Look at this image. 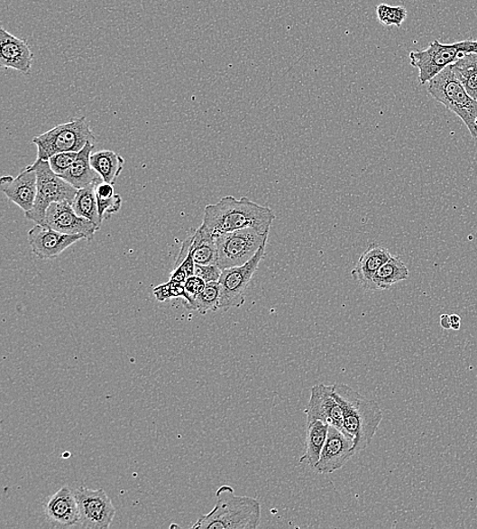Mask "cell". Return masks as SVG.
<instances>
[{
	"mask_svg": "<svg viewBox=\"0 0 477 529\" xmlns=\"http://www.w3.org/2000/svg\"><path fill=\"white\" fill-rule=\"evenodd\" d=\"M275 218L269 207L260 206L246 197L236 200L227 196L216 204L206 206L202 227L215 238L246 228L265 235L271 229Z\"/></svg>",
	"mask_w": 477,
	"mask_h": 529,
	"instance_id": "cell-1",
	"label": "cell"
},
{
	"mask_svg": "<svg viewBox=\"0 0 477 529\" xmlns=\"http://www.w3.org/2000/svg\"><path fill=\"white\" fill-rule=\"evenodd\" d=\"M332 390L341 407L344 431L354 441L356 455L371 445L383 421V412L376 400L362 396L348 385L333 384Z\"/></svg>",
	"mask_w": 477,
	"mask_h": 529,
	"instance_id": "cell-2",
	"label": "cell"
},
{
	"mask_svg": "<svg viewBox=\"0 0 477 529\" xmlns=\"http://www.w3.org/2000/svg\"><path fill=\"white\" fill-rule=\"evenodd\" d=\"M216 499L213 510L198 518L193 528L256 529L260 526L261 507L258 500L235 495L230 486L220 487Z\"/></svg>",
	"mask_w": 477,
	"mask_h": 529,
	"instance_id": "cell-3",
	"label": "cell"
},
{
	"mask_svg": "<svg viewBox=\"0 0 477 529\" xmlns=\"http://www.w3.org/2000/svg\"><path fill=\"white\" fill-rule=\"evenodd\" d=\"M427 92L435 100L463 119L472 139L477 141V100L467 93L463 84L452 73L450 66L428 82Z\"/></svg>",
	"mask_w": 477,
	"mask_h": 529,
	"instance_id": "cell-4",
	"label": "cell"
},
{
	"mask_svg": "<svg viewBox=\"0 0 477 529\" xmlns=\"http://www.w3.org/2000/svg\"><path fill=\"white\" fill-rule=\"evenodd\" d=\"M95 141L96 138L91 131L90 124L83 116L37 135L32 143L37 147V159L49 160L61 152H79L87 143Z\"/></svg>",
	"mask_w": 477,
	"mask_h": 529,
	"instance_id": "cell-5",
	"label": "cell"
},
{
	"mask_svg": "<svg viewBox=\"0 0 477 529\" xmlns=\"http://www.w3.org/2000/svg\"><path fill=\"white\" fill-rule=\"evenodd\" d=\"M31 167L37 173V198L34 207L25 216L36 224H44L49 207L60 202L73 204L78 190L54 173L47 160L37 159Z\"/></svg>",
	"mask_w": 477,
	"mask_h": 529,
	"instance_id": "cell-6",
	"label": "cell"
},
{
	"mask_svg": "<svg viewBox=\"0 0 477 529\" xmlns=\"http://www.w3.org/2000/svg\"><path fill=\"white\" fill-rule=\"evenodd\" d=\"M467 53H477L473 40L453 44L435 40L426 50L411 51L409 60L411 66L418 70L420 84L425 85Z\"/></svg>",
	"mask_w": 477,
	"mask_h": 529,
	"instance_id": "cell-7",
	"label": "cell"
},
{
	"mask_svg": "<svg viewBox=\"0 0 477 529\" xmlns=\"http://www.w3.org/2000/svg\"><path fill=\"white\" fill-rule=\"evenodd\" d=\"M268 234L246 228L228 232L216 238L218 262L221 270L243 266L252 260L261 246L268 243Z\"/></svg>",
	"mask_w": 477,
	"mask_h": 529,
	"instance_id": "cell-8",
	"label": "cell"
},
{
	"mask_svg": "<svg viewBox=\"0 0 477 529\" xmlns=\"http://www.w3.org/2000/svg\"><path fill=\"white\" fill-rule=\"evenodd\" d=\"M267 244L261 246L253 258L243 266L222 270L219 279L221 287L219 310L241 308L245 302V292L256 274L260 263L265 259Z\"/></svg>",
	"mask_w": 477,
	"mask_h": 529,
	"instance_id": "cell-9",
	"label": "cell"
},
{
	"mask_svg": "<svg viewBox=\"0 0 477 529\" xmlns=\"http://www.w3.org/2000/svg\"><path fill=\"white\" fill-rule=\"evenodd\" d=\"M75 495L79 512V527L108 529L111 526L116 510L105 490L79 487Z\"/></svg>",
	"mask_w": 477,
	"mask_h": 529,
	"instance_id": "cell-10",
	"label": "cell"
},
{
	"mask_svg": "<svg viewBox=\"0 0 477 529\" xmlns=\"http://www.w3.org/2000/svg\"><path fill=\"white\" fill-rule=\"evenodd\" d=\"M43 226L69 236L82 235L88 240L99 230L96 224L78 216L69 202L51 204L46 211Z\"/></svg>",
	"mask_w": 477,
	"mask_h": 529,
	"instance_id": "cell-11",
	"label": "cell"
},
{
	"mask_svg": "<svg viewBox=\"0 0 477 529\" xmlns=\"http://www.w3.org/2000/svg\"><path fill=\"white\" fill-rule=\"evenodd\" d=\"M353 446V439L344 431L329 426L320 460L314 469L322 475L333 474L341 469L354 456Z\"/></svg>",
	"mask_w": 477,
	"mask_h": 529,
	"instance_id": "cell-12",
	"label": "cell"
},
{
	"mask_svg": "<svg viewBox=\"0 0 477 529\" xmlns=\"http://www.w3.org/2000/svg\"><path fill=\"white\" fill-rule=\"evenodd\" d=\"M29 244L32 252L40 260H50L57 258L69 246L86 239L82 235L69 236L61 234L43 224H37L28 234Z\"/></svg>",
	"mask_w": 477,
	"mask_h": 529,
	"instance_id": "cell-13",
	"label": "cell"
},
{
	"mask_svg": "<svg viewBox=\"0 0 477 529\" xmlns=\"http://www.w3.org/2000/svg\"><path fill=\"white\" fill-rule=\"evenodd\" d=\"M307 422L323 421L329 426L344 431L341 407L334 397L332 386L316 384L311 389V397L305 410ZM345 432V431H344Z\"/></svg>",
	"mask_w": 477,
	"mask_h": 529,
	"instance_id": "cell-14",
	"label": "cell"
},
{
	"mask_svg": "<svg viewBox=\"0 0 477 529\" xmlns=\"http://www.w3.org/2000/svg\"><path fill=\"white\" fill-rule=\"evenodd\" d=\"M0 190L13 203L27 213L34 207L37 198V173L31 165L23 168L17 178L4 176Z\"/></svg>",
	"mask_w": 477,
	"mask_h": 529,
	"instance_id": "cell-15",
	"label": "cell"
},
{
	"mask_svg": "<svg viewBox=\"0 0 477 529\" xmlns=\"http://www.w3.org/2000/svg\"><path fill=\"white\" fill-rule=\"evenodd\" d=\"M33 51L26 40L17 38L5 28L0 29V64L3 68L29 75L33 66Z\"/></svg>",
	"mask_w": 477,
	"mask_h": 529,
	"instance_id": "cell-16",
	"label": "cell"
},
{
	"mask_svg": "<svg viewBox=\"0 0 477 529\" xmlns=\"http://www.w3.org/2000/svg\"><path fill=\"white\" fill-rule=\"evenodd\" d=\"M45 515L54 527L66 528L78 524L79 512L75 492L68 486L50 497Z\"/></svg>",
	"mask_w": 477,
	"mask_h": 529,
	"instance_id": "cell-17",
	"label": "cell"
},
{
	"mask_svg": "<svg viewBox=\"0 0 477 529\" xmlns=\"http://www.w3.org/2000/svg\"><path fill=\"white\" fill-rule=\"evenodd\" d=\"M392 255L386 247L372 244L357 261L352 276L365 291L372 292V278Z\"/></svg>",
	"mask_w": 477,
	"mask_h": 529,
	"instance_id": "cell-18",
	"label": "cell"
},
{
	"mask_svg": "<svg viewBox=\"0 0 477 529\" xmlns=\"http://www.w3.org/2000/svg\"><path fill=\"white\" fill-rule=\"evenodd\" d=\"M93 149L94 143H87L86 146L78 152L74 164L71 165L68 172L60 175V178L67 181L77 190L103 181L101 176L94 170L90 162Z\"/></svg>",
	"mask_w": 477,
	"mask_h": 529,
	"instance_id": "cell-19",
	"label": "cell"
},
{
	"mask_svg": "<svg viewBox=\"0 0 477 529\" xmlns=\"http://www.w3.org/2000/svg\"><path fill=\"white\" fill-rule=\"evenodd\" d=\"M329 424L323 421H313L307 424L306 452L300 457L299 463L307 462L315 468L319 462L321 452L327 439Z\"/></svg>",
	"mask_w": 477,
	"mask_h": 529,
	"instance_id": "cell-20",
	"label": "cell"
},
{
	"mask_svg": "<svg viewBox=\"0 0 477 529\" xmlns=\"http://www.w3.org/2000/svg\"><path fill=\"white\" fill-rule=\"evenodd\" d=\"M409 277V270L399 256L392 255L372 278V292L388 291Z\"/></svg>",
	"mask_w": 477,
	"mask_h": 529,
	"instance_id": "cell-21",
	"label": "cell"
},
{
	"mask_svg": "<svg viewBox=\"0 0 477 529\" xmlns=\"http://www.w3.org/2000/svg\"><path fill=\"white\" fill-rule=\"evenodd\" d=\"M189 253L198 264H217L218 251L216 238L212 237L202 226L193 235Z\"/></svg>",
	"mask_w": 477,
	"mask_h": 529,
	"instance_id": "cell-22",
	"label": "cell"
},
{
	"mask_svg": "<svg viewBox=\"0 0 477 529\" xmlns=\"http://www.w3.org/2000/svg\"><path fill=\"white\" fill-rule=\"evenodd\" d=\"M91 164L103 181L114 183L124 171V159L114 151L102 150L92 153Z\"/></svg>",
	"mask_w": 477,
	"mask_h": 529,
	"instance_id": "cell-23",
	"label": "cell"
},
{
	"mask_svg": "<svg viewBox=\"0 0 477 529\" xmlns=\"http://www.w3.org/2000/svg\"><path fill=\"white\" fill-rule=\"evenodd\" d=\"M450 69L467 93L477 100V53L464 54Z\"/></svg>",
	"mask_w": 477,
	"mask_h": 529,
	"instance_id": "cell-24",
	"label": "cell"
},
{
	"mask_svg": "<svg viewBox=\"0 0 477 529\" xmlns=\"http://www.w3.org/2000/svg\"><path fill=\"white\" fill-rule=\"evenodd\" d=\"M95 187H96V184H91L89 187L78 190L74 202L71 205H73L74 210L78 216L92 221L100 228L102 220L99 215Z\"/></svg>",
	"mask_w": 477,
	"mask_h": 529,
	"instance_id": "cell-25",
	"label": "cell"
},
{
	"mask_svg": "<svg viewBox=\"0 0 477 529\" xmlns=\"http://www.w3.org/2000/svg\"><path fill=\"white\" fill-rule=\"evenodd\" d=\"M221 287L218 282L206 283L204 291L197 296L195 311L206 315L210 311L219 310Z\"/></svg>",
	"mask_w": 477,
	"mask_h": 529,
	"instance_id": "cell-26",
	"label": "cell"
},
{
	"mask_svg": "<svg viewBox=\"0 0 477 529\" xmlns=\"http://www.w3.org/2000/svg\"><path fill=\"white\" fill-rule=\"evenodd\" d=\"M376 11L379 21L384 26L400 28L403 22L408 18V11L403 6H391L383 4L378 5Z\"/></svg>",
	"mask_w": 477,
	"mask_h": 529,
	"instance_id": "cell-27",
	"label": "cell"
},
{
	"mask_svg": "<svg viewBox=\"0 0 477 529\" xmlns=\"http://www.w3.org/2000/svg\"><path fill=\"white\" fill-rule=\"evenodd\" d=\"M154 294L157 301L165 302L170 299H186V290L184 283L171 282L158 285L154 288Z\"/></svg>",
	"mask_w": 477,
	"mask_h": 529,
	"instance_id": "cell-28",
	"label": "cell"
},
{
	"mask_svg": "<svg viewBox=\"0 0 477 529\" xmlns=\"http://www.w3.org/2000/svg\"><path fill=\"white\" fill-rule=\"evenodd\" d=\"M186 290V299L184 304L188 310L195 311V302L197 296L200 294L206 286L204 279L197 275L190 276L184 283Z\"/></svg>",
	"mask_w": 477,
	"mask_h": 529,
	"instance_id": "cell-29",
	"label": "cell"
},
{
	"mask_svg": "<svg viewBox=\"0 0 477 529\" xmlns=\"http://www.w3.org/2000/svg\"><path fill=\"white\" fill-rule=\"evenodd\" d=\"M78 152H61V153L51 156L47 162H50L54 173L61 175L68 172L74 164Z\"/></svg>",
	"mask_w": 477,
	"mask_h": 529,
	"instance_id": "cell-30",
	"label": "cell"
},
{
	"mask_svg": "<svg viewBox=\"0 0 477 529\" xmlns=\"http://www.w3.org/2000/svg\"><path fill=\"white\" fill-rule=\"evenodd\" d=\"M97 201L99 215L102 221L109 218L111 215L121 210L123 205L122 197L116 194L109 198L97 197Z\"/></svg>",
	"mask_w": 477,
	"mask_h": 529,
	"instance_id": "cell-31",
	"label": "cell"
},
{
	"mask_svg": "<svg viewBox=\"0 0 477 529\" xmlns=\"http://www.w3.org/2000/svg\"><path fill=\"white\" fill-rule=\"evenodd\" d=\"M222 270L218 264H196L195 275L204 279L206 283L219 282Z\"/></svg>",
	"mask_w": 477,
	"mask_h": 529,
	"instance_id": "cell-32",
	"label": "cell"
},
{
	"mask_svg": "<svg viewBox=\"0 0 477 529\" xmlns=\"http://www.w3.org/2000/svg\"><path fill=\"white\" fill-rule=\"evenodd\" d=\"M451 329L458 331L461 329V318L458 315H451Z\"/></svg>",
	"mask_w": 477,
	"mask_h": 529,
	"instance_id": "cell-33",
	"label": "cell"
},
{
	"mask_svg": "<svg viewBox=\"0 0 477 529\" xmlns=\"http://www.w3.org/2000/svg\"><path fill=\"white\" fill-rule=\"evenodd\" d=\"M441 326L445 330L451 329V319L449 315H442L440 320Z\"/></svg>",
	"mask_w": 477,
	"mask_h": 529,
	"instance_id": "cell-34",
	"label": "cell"
},
{
	"mask_svg": "<svg viewBox=\"0 0 477 529\" xmlns=\"http://www.w3.org/2000/svg\"><path fill=\"white\" fill-rule=\"evenodd\" d=\"M474 46L476 47V50H477V40H476V42H474Z\"/></svg>",
	"mask_w": 477,
	"mask_h": 529,
	"instance_id": "cell-35",
	"label": "cell"
}]
</instances>
